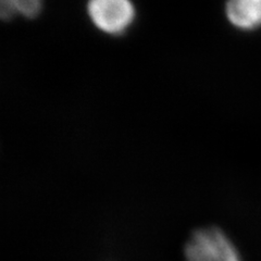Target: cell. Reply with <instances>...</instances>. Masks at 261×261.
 Masks as SVG:
<instances>
[{
	"instance_id": "6da1fadb",
	"label": "cell",
	"mask_w": 261,
	"mask_h": 261,
	"mask_svg": "<svg viewBox=\"0 0 261 261\" xmlns=\"http://www.w3.org/2000/svg\"><path fill=\"white\" fill-rule=\"evenodd\" d=\"M185 261H242L238 249L218 227L196 230L184 248Z\"/></svg>"
},
{
	"instance_id": "7a4b0ae2",
	"label": "cell",
	"mask_w": 261,
	"mask_h": 261,
	"mask_svg": "<svg viewBox=\"0 0 261 261\" xmlns=\"http://www.w3.org/2000/svg\"><path fill=\"white\" fill-rule=\"evenodd\" d=\"M87 13L94 25L108 34H121L132 23L135 10L127 0H93Z\"/></svg>"
},
{
	"instance_id": "3957f363",
	"label": "cell",
	"mask_w": 261,
	"mask_h": 261,
	"mask_svg": "<svg viewBox=\"0 0 261 261\" xmlns=\"http://www.w3.org/2000/svg\"><path fill=\"white\" fill-rule=\"evenodd\" d=\"M228 21L241 30L261 27V0H232L225 6Z\"/></svg>"
},
{
	"instance_id": "277c9868",
	"label": "cell",
	"mask_w": 261,
	"mask_h": 261,
	"mask_svg": "<svg viewBox=\"0 0 261 261\" xmlns=\"http://www.w3.org/2000/svg\"><path fill=\"white\" fill-rule=\"evenodd\" d=\"M42 10L39 0H3L0 3V16L3 20H10L15 14L24 18H35Z\"/></svg>"
}]
</instances>
